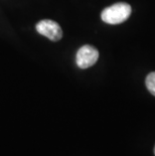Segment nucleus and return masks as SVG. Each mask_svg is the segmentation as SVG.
Wrapping results in <instances>:
<instances>
[{"label":"nucleus","mask_w":155,"mask_h":156,"mask_svg":"<svg viewBox=\"0 0 155 156\" xmlns=\"http://www.w3.org/2000/svg\"><path fill=\"white\" fill-rule=\"evenodd\" d=\"M131 12V6L128 3L119 2L105 8L101 13V18L108 24H119L129 18Z\"/></svg>","instance_id":"f257e3e1"},{"label":"nucleus","mask_w":155,"mask_h":156,"mask_svg":"<svg viewBox=\"0 0 155 156\" xmlns=\"http://www.w3.org/2000/svg\"><path fill=\"white\" fill-rule=\"evenodd\" d=\"M36 31L51 41H58L62 37V30L58 22L51 19H44L36 23Z\"/></svg>","instance_id":"f03ea898"},{"label":"nucleus","mask_w":155,"mask_h":156,"mask_svg":"<svg viewBox=\"0 0 155 156\" xmlns=\"http://www.w3.org/2000/svg\"><path fill=\"white\" fill-rule=\"evenodd\" d=\"M99 58V51L92 45H83L76 55V62L80 69H88L94 66Z\"/></svg>","instance_id":"7ed1b4c3"},{"label":"nucleus","mask_w":155,"mask_h":156,"mask_svg":"<svg viewBox=\"0 0 155 156\" xmlns=\"http://www.w3.org/2000/svg\"><path fill=\"white\" fill-rule=\"evenodd\" d=\"M145 85L151 94L155 96V72L150 73L145 80Z\"/></svg>","instance_id":"20e7f679"},{"label":"nucleus","mask_w":155,"mask_h":156,"mask_svg":"<svg viewBox=\"0 0 155 156\" xmlns=\"http://www.w3.org/2000/svg\"><path fill=\"white\" fill-rule=\"evenodd\" d=\"M153 151H154V155H155V146H154V150Z\"/></svg>","instance_id":"39448f33"}]
</instances>
